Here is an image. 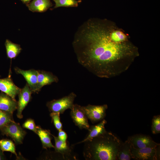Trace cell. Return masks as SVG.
Masks as SVG:
<instances>
[{
  "mask_svg": "<svg viewBox=\"0 0 160 160\" xmlns=\"http://www.w3.org/2000/svg\"><path fill=\"white\" fill-rule=\"evenodd\" d=\"M113 25L106 20H89L80 28L73 42L79 63L100 78L120 75L139 55L137 48L129 41H113L111 36Z\"/></svg>",
  "mask_w": 160,
  "mask_h": 160,
  "instance_id": "1",
  "label": "cell"
},
{
  "mask_svg": "<svg viewBox=\"0 0 160 160\" xmlns=\"http://www.w3.org/2000/svg\"><path fill=\"white\" fill-rule=\"evenodd\" d=\"M17 105L16 100L2 92L0 93V110L13 114Z\"/></svg>",
  "mask_w": 160,
  "mask_h": 160,
  "instance_id": "15",
  "label": "cell"
},
{
  "mask_svg": "<svg viewBox=\"0 0 160 160\" xmlns=\"http://www.w3.org/2000/svg\"><path fill=\"white\" fill-rule=\"evenodd\" d=\"M50 0H33L26 6L33 12H44L52 6Z\"/></svg>",
  "mask_w": 160,
  "mask_h": 160,
  "instance_id": "16",
  "label": "cell"
},
{
  "mask_svg": "<svg viewBox=\"0 0 160 160\" xmlns=\"http://www.w3.org/2000/svg\"><path fill=\"white\" fill-rule=\"evenodd\" d=\"M107 123V121L103 119L98 124L90 126L88 130V133L85 138L81 141L77 143L72 145L74 146L75 145L84 143L86 141L89 140L93 138L102 134L107 131L105 128V125Z\"/></svg>",
  "mask_w": 160,
  "mask_h": 160,
  "instance_id": "14",
  "label": "cell"
},
{
  "mask_svg": "<svg viewBox=\"0 0 160 160\" xmlns=\"http://www.w3.org/2000/svg\"><path fill=\"white\" fill-rule=\"evenodd\" d=\"M23 127L36 133V126L34 120L31 119H27L23 124Z\"/></svg>",
  "mask_w": 160,
  "mask_h": 160,
  "instance_id": "25",
  "label": "cell"
},
{
  "mask_svg": "<svg viewBox=\"0 0 160 160\" xmlns=\"http://www.w3.org/2000/svg\"><path fill=\"white\" fill-rule=\"evenodd\" d=\"M1 130L3 135L11 137L17 144L22 143L26 134L19 124L14 121L6 125Z\"/></svg>",
  "mask_w": 160,
  "mask_h": 160,
  "instance_id": "5",
  "label": "cell"
},
{
  "mask_svg": "<svg viewBox=\"0 0 160 160\" xmlns=\"http://www.w3.org/2000/svg\"><path fill=\"white\" fill-rule=\"evenodd\" d=\"M132 146L128 140L122 142L118 153L117 160H130L133 159L131 152Z\"/></svg>",
  "mask_w": 160,
  "mask_h": 160,
  "instance_id": "18",
  "label": "cell"
},
{
  "mask_svg": "<svg viewBox=\"0 0 160 160\" xmlns=\"http://www.w3.org/2000/svg\"><path fill=\"white\" fill-rule=\"evenodd\" d=\"M37 90L38 92L42 88L59 81L58 77L52 73L43 70H37Z\"/></svg>",
  "mask_w": 160,
  "mask_h": 160,
  "instance_id": "13",
  "label": "cell"
},
{
  "mask_svg": "<svg viewBox=\"0 0 160 160\" xmlns=\"http://www.w3.org/2000/svg\"><path fill=\"white\" fill-rule=\"evenodd\" d=\"M21 89L14 83L10 77L0 79V90L16 100L15 97Z\"/></svg>",
  "mask_w": 160,
  "mask_h": 160,
  "instance_id": "12",
  "label": "cell"
},
{
  "mask_svg": "<svg viewBox=\"0 0 160 160\" xmlns=\"http://www.w3.org/2000/svg\"><path fill=\"white\" fill-rule=\"evenodd\" d=\"M13 121L12 114L0 110V130L6 125Z\"/></svg>",
  "mask_w": 160,
  "mask_h": 160,
  "instance_id": "22",
  "label": "cell"
},
{
  "mask_svg": "<svg viewBox=\"0 0 160 160\" xmlns=\"http://www.w3.org/2000/svg\"><path fill=\"white\" fill-rule=\"evenodd\" d=\"M151 131L153 134L160 133V115L153 116L152 121Z\"/></svg>",
  "mask_w": 160,
  "mask_h": 160,
  "instance_id": "23",
  "label": "cell"
},
{
  "mask_svg": "<svg viewBox=\"0 0 160 160\" xmlns=\"http://www.w3.org/2000/svg\"><path fill=\"white\" fill-rule=\"evenodd\" d=\"M122 142L107 131L84 142L83 156L86 160H116Z\"/></svg>",
  "mask_w": 160,
  "mask_h": 160,
  "instance_id": "2",
  "label": "cell"
},
{
  "mask_svg": "<svg viewBox=\"0 0 160 160\" xmlns=\"http://www.w3.org/2000/svg\"><path fill=\"white\" fill-rule=\"evenodd\" d=\"M0 148L3 152H10L17 157L15 144L11 140L7 139L0 140Z\"/></svg>",
  "mask_w": 160,
  "mask_h": 160,
  "instance_id": "20",
  "label": "cell"
},
{
  "mask_svg": "<svg viewBox=\"0 0 160 160\" xmlns=\"http://www.w3.org/2000/svg\"><path fill=\"white\" fill-rule=\"evenodd\" d=\"M5 159V158L3 154V151L0 148V160H4Z\"/></svg>",
  "mask_w": 160,
  "mask_h": 160,
  "instance_id": "27",
  "label": "cell"
},
{
  "mask_svg": "<svg viewBox=\"0 0 160 160\" xmlns=\"http://www.w3.org/2000/svg\"><path fill=\"white\" fill-rule=\"evenodd\" d=\"M70 115L73 122L80 129L88 130L90 125L82 106L76 104L71 109Z\"/></svg>",
  "mask_w": 160,
  "mask_h": 160,
  "instance_id": "7",
  "label": "cell"
},
{
  "mask_svg": "<svg viewBox=\"0 0 160 160\" xmlns=\"http://www.w3.org/2000/svg\"><path fill=\"white\" fill-rule=\"evenodd\" d=\"M132 159L136 160H157L160 159V145L156 147L136 148L132 146Z\"/></svg>",
  "mask_w": 160,
  "mask_h": 160,
  "instance_id": "4",
  "label": "cell"
},
{
  "mask_svg": "<svg viewBox=\"0 0 160 160\" xmlns=\"http://www.w3.org/2000/svg\"><path fill=\"white\" fill-rule=\"evenodd\" d=\"M32 93L31 90L27 83L23 88L21 89L18 94L17 116L19 119L23 118L22 112L31 100Z\"/></svg>",
  "mask_w": 160,
  "mask_h": 160,
  "instance_id": "10",
  "label": "cell"
},
{
  "mask_svg": "<svg viewBox=\"0 0 160 160\" xmlns=\"http://www.w3.org/2000/svg\"><path fill=\"white\" fill-rule=\"evenodd\" d=\"M127 140L132 146L136 148L156 147L160 145L154 141L150 136L143 134H137L129 136Z\"/></svg>",
  "mask_w": 160,
  "mask_h": 160,
  "instance_id": "8",
  "label": "cell"
},
{
  "mask_svg": "<svg viewBox=\"0 0 160 160\" xmlns=\"http://www.w3.org/2000/svg\"><path fill=\"white\" fill-rule=\"evenodd\" d=\"M22 2L27 6L30 2L31 0H20Z\"/></svg>",
  "mask_w": 160,
  "mask_h": 160,
  "instance_id": "28",
  "label": "cell"
},
{
  "mask_svg": "<svg viewBox=\"0 0 160 160\" xmlns=\"http://www.w3.org/2000/svg\"><path fill=\"white\" fill-rule=\"evenodd\" d=\"M81 0V1L82 0Z\"/></svg>",
  "mask_w": 160,
  "mask_h": 160,
  "instance_id": "30",
  "label": "cell"
},
{
  "mask_svg": "<svg viewBox=\"0 0 160 160\" xmlns=\"http://www.w3.org/2000/svg\"><path fill=\"white\" fill-rule=\"evenodd\" d=\"M36 134L38 135L41 141L43 148H54L55 146L52 144L51 139L52 137L49 130L44 129L39 126H36Z\"/></svg>",
  "mask_w": 160,
  "mask_h": 160,
  "instance_id": "17",
  "label": "cell"
},
{
  "mask_svg": "<svg viewBox=\"0 0 160 160\" xmlns=\"http://www.w3.org/2000/svg\"><path fill=\"white\" fill-rule=\"evenodd\" d=\"M55 141L54 148L56 153L60 154L65 160H76V156L73 151V146H70L67 140L63 141L60 140L57 137L52 135Z\"/></svg>",
  "mask_w": 160,
  "mask_h": 160,
  "instance_id": "9",
  "label": "cell"
},
{
  "mask_svg": "<svg viewBox=\"0 0 160 160\" xmlns=\"http://www.w3.org/2000/svg\"><path fill=\"white\" fill-rule=\"evenodd\" d=\"M16 73L22 75L27 82L32 92L38 93L37 70L34 69L25 70L16 67L14 68Z\"/></svg>",
  "mask_w": 160,
  "mask_h": 160,
  "instance_id": "11",
  "label": "cell"
},
{
  "mask_svg": "<svg viewBox=\"0 0 160 160\" xmlns=\"http://www.w3.org/2000/svg\"><path fill=\"white\" fill-rule=\"evenodd\" d=\"M60 113H58L51 112L50 115L52 119L54 125L58 131L62 129L63 125L60 120Z\"/></svg>",
  "mask_w": 160,
  "mask_h": 160,
  "instance_id": "24",
  "label": "cell"
},
{
  "mask_svg": "<svg viewBox=\"0 0 160 160\" xmlns=\"http://www.w3.org/2000/svg\"><path fill=\"white\" fill-rule=\"evenodd\" d=\"M108 108L107 104L93 105L89 104L82 106V109L88 119L93 123L101 121L105 117Z\"/></svg>",
  "mask_w": 160,
  "mask_h": 160,
  "instance_id": "6",
  "label": "cell"
},
{
  "mask_svg": "<svg viewBox=\"0 0 160 160\" xmlns=\"http://www.w3.org/2000/svg\"><path fill=\"white\" fill-rule=\"evenodd\" d=\"M76 97V95L71 92L68 95L60 99L48 102L46 105L50 112L63 114L66 110L71 108Z\"/></svg>",
  "mask_w": 160,
  "mask_h": 160,
  "instance_id": "3",
  "label": "cell"
},
{
  "mask_svg": "<svg viewBox=\"0 0 160 160\" xmlns=\"http://www.w3.org/2000/svg\"></svg>",
  "mask_w": 160,
  "mask_h": 160,
  "instance_id": "29",
  "label": "cell"
},
{
  "mask_svg": "<svg viewBox=\"0 0 160 160\" xmlns=\"http://www.w3.org/2000/svg\"><path fill=\"white\" fill-rule=\"evenodd\" d=\"M7 57L11 59H15L20 53L22 49L18 44L12 42L7 39L5 43Z\"/></svg>",
  "mask_w": 160,
  "mask_h": 160,
  "instance_id": "19",
  "label": "cell"
},
{
  "mask_svg": "<svg viewBox=\"0 0 160 160\" xmlns=\"http://www.w3.org/2000/svg\"><path fill=\"white\" fill-rule=\"evenodd\" d=\"M57 137L60 140L65 141L67 140L68 135L66 132L62 129L58 131Z\"/></svg>",
  "mask_w": 160,
  "mask_h": 160,
  "instance_id": "26",
  "label": "cell"
},
{
  "mask_svg": "<svg viewBox=\"0 0 160 160\" xmlns=\"http://www.w3.org/2000/svg\"><path fill=\"white\" fill-rule=\"evenodd\" d=\"M55 3V5L53 8H57L60 7H76L81 2V0H53Z\"/></svg>",
  "mask_w": 160,
  "mask_h": 160,
  "instance_id": "21",
  "label": "cell"
}]
</instances>
